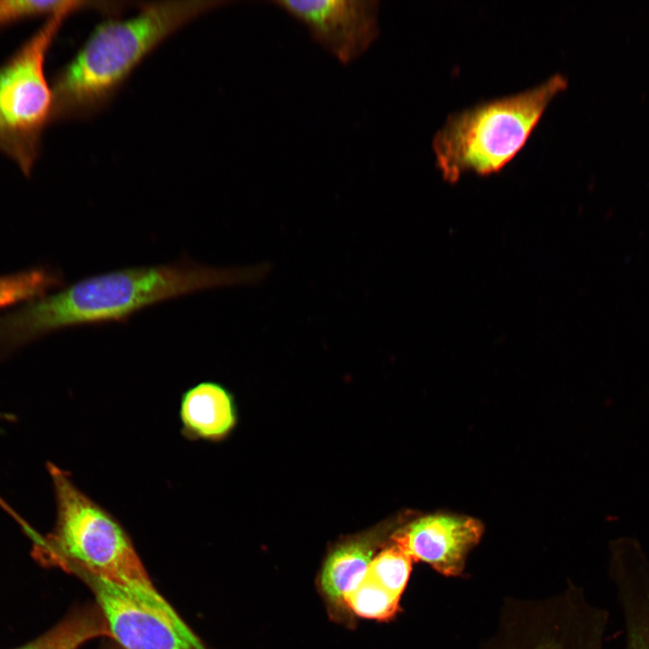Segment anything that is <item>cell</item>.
Returning <instances> with one entry per match:
<instances>
[{"instance_id":"6da1fadb","label":"cell","mask_w":649,"mask_h":649,"mask_svg":"<svg viewBox=\"0 0 649 649\" xmlns=\"http://www.w3.org/2000/svg\"><path fill=\"white\" fill-rule=\"evenodd\" d=\"M256 274L253 270L215 268L185 260L87 277L0 315V359L60 329L123 322L165 300L246 283Z\"/></svg>"},{"instance_id":"7a4b0ae2","label":"cell","mask_w":649,"mask_h":649,"mask_svg":"<svg viewBox=\"0 0 649 649\" xmlns=\"http://www.w3.org/2000/svg\"><path fill=\"white\" fill-rule=\"evenodd\" d=\"M223 1L142 3L128 19L99 23L51 84V123L87 118L112 100L139 63L184 24Z\"/></svg>"},{"instance_id":"3957f363","label":"cell","mask_w":649,"mask_h":649,"mask_svg":"<svg viewBox=\"0 0 649 649\" xmlns=\"http://www.w3.org/2000/svg\"><path fill=\"white\" fill-rule=\"evenodd\" d=\"M47 469L57 517L52 533L33 544L36 558L103 580L144 606L173 608L153 586L120 523L79 489L67 471L50 462Z\"/></svg>"},{"instance_id":"277c9868","label":"cell","mask_w":649,"mask_h":649,"mask_svg":"<svg viewBox=\"0 0 649 649\" xmlns=\"http://www.w3.org/2000/svg\"><path fill=\"white\" fill-rule=\"evenodd\" d=\"M556 74L523 92L484 102L447 117L432 142L443 178L489 176L503 169L524 147L545 109L567 88Z\"/></svg>"},{"instance_id":"5b68a950","label":"cell","mask_w":649,"mask_h":649,"mask_svg":"<svg viewBox=\"0 0 649 649\" xmlns=\"http://www.w3.org/2000/svg\"><path fill=\"white\" fill-rule=\"evenodd\" d=\"M73 13L49 18L0 64V153L30 177L51 123L52 92L45 77L47 53L64 20Z\"/></svg>"},{"instance_id":"8992f818","label":"cell","mask_w":649,"mask_h":649,"mask_svg":"<svg viewBox=\"0 0 649 649\" xmlns=\"http://www.w3.org/2000/svg\"><path fill=\"white\" fill-rule=\"evenodd\" d=\"M272 4L300 22L343 64L361 58L380 34L378 0H278Z\"/></svg>"},{"instance_id":"52a82bcc","label":"cell","mask_w":649,"mask_h":649,"mask_svg":"<svg viewBox=\"0 0 649 649\" xmlns=\"http://www.w3.org/2000/svg\"><path fill=\"white\" fill-rule=\"evenodd\" d=\"M87 578L111 637L124 649H206L173 609L147 607L96 577Z\"/></svg>"},{"instance_id":"ba28073f","label":"cell","mask_w":649,"mask_h":649,"mask_svg":"<svg viewBox=\"0 0 649 649\" xmlns=\"http://www.w3.org/2000/svg\"><path fill=\"white\" fill-rule=\"evenodd\" d=\"M482 533V524L473 517L436 513L412 521L396 532L391 540L412 561L426 562L443 575L458 576Z\"/></svg>"},{"instance_id":"9c48e42d","label":"cell","mask_w":649,"mask_h":649,"mask_svg":"<svg viewBox=\"0 0 649 649\" xmlns=\"http://www.w3.org/2000/svg\"><path fill=\"white\" fill-rule=\"evenodd\" d=\"M609 576L626 629V649H649V559L632 537L613 540Z\"/></svg>"},{"instance_id":"30bf717a","label":"cell","mask_w":649,"mask_h":649,"mask_svg":"<svg viewBox=\"0 0 649 649\" xmlns=\"http://www.w3.org/2000/svg\"><path fill=\"white\" fill-rule=\"evenodd\" d=\"M179 418L188 440L221 441L236 423L233 398L220 383L199 382L183 393Z\"/></svg>"},{"instance_id":"8fae6325","label":"cell","mask_w":649,"mask_h":649,"mask_svg":"<svg viewBox=\"0 0 649 649\" xmlns=\"http://www.w3.org/2000/svg\"><path fill=\"white\" fill-rule=\"evenodd\" d=\"M381 532L347 540L329 553L321 575V589L331 603L343 606L345 597L361 582L380 542Z\"/></svg>"},{"instance_id":"7c38bea8","label":"cell","mask_w":649,"mask_h":649,"mask_svg":"<svg viewBox=\"0 0 649 649\" xmlns=\"http://www.w3.org/2000/svg\"><path fill=\"white\" fill-rule=\"evenodd\" d=\"M103 635L111 636L99 608H80L41 635L15 649H79L86 642Z\"/></svg>"},{"instance_id":"4fadbf2b","label":"cell","mask_w":649,"mask_h":649,"mask_svg":"<svg viewBox=\"0 0 649 649\" xmlns=\"http://www.w3.org/2000/svg\"><path fill=\"white\" fill-rule=\"evenodd\" d=\"M608 613L592 606L567 610L563 628L555 645L544 644L535 649H602Z\"/></svg>"},{"instance_id":"5bb4252c","label":"cell","mask_w":649,"mask_h":649,"mask_svg":"<svg viewBox=\"0 0 649 649\" xmlns=\"http://www.w3.org/2000/svg\"><path fill=\"white\" fill-rule=\"evenodd\" d=\"M61 279L50 268H36L0 277V309L40 297Z\"/></svg>"},{"instance_id":"9a60e30c","label":"cell","mask_w":649,"mask_h":649,"mask_svg":"<svg viewBox=\"0 0 649 649\" xmlns=\"http://www.w3.org/2000/svg\"><path fill=\"white\" fill-rule=\"evenodd\" d=\"M104 2L0 0V30L38 17L49 18L59 12L94 9L102 12Z\"/></svg>"},{"instance_id":"2e32d148","label":"cell","mask_w":649,"mask_h":649,"mask_svg":"<svg viewBox=\"0 0 649 649\" xmlns=\"http://www.w3.org/2000/svg\"><path fill=\"white\" fill-rule=\"evenodd\" d=\"M399 596L390 592L369 575L344 599L355 615L368 619L388 620L398 611Z\"/></svg>"},{"instance_id":"e0dca14e","label":"cell","mask_w":649,"mask_h":649,"mask_svg":"<svg viewBox=\"0 0 649 649\" xmlns=\"http://www.w3.org/2000/svg\"><path fill=\"white\" fill-rule=\"evenodd\" d=\"M412 569V560L397 544L384 548L370 563L367 575L397 596L404 591Z\"/></svg>"}]
</instances>
